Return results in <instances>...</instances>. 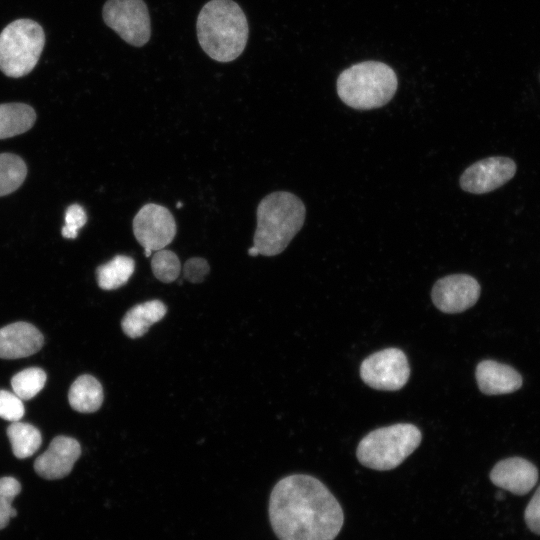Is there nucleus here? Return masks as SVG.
<instances>
[{"instance_id":"1","label":"nucleus","mask_w":540,"mask_h":540,"mask_svg":"<svg viewBox=\"0 0 540 540\" xmlns=\"http://www.w3.org/2000/svg\"><path fill=\"white\" fill-rule=\"evenodd\" d=\"M269 519L279 540H334L343 526L344 513L320 480L293 474L272 489Z\"/></svg>"},{"instance_id":"2","label":"nucleus","mask_w":540,"mask_h":540,"mask_svg":"<svg viewBox=\"0 0 540 540\" xmlns=\"http://www.w3.org/2000/svg\"><path fill=\"white\" fill-rule=\"evenodd\" d=\"M248 22L232 0H211L197 18V37L204 52L218 62L235 60L246 47Z\"/></svg>"},{"instance_id":"3","label":"nucleus","mask_w":540,"mask_h":540,"mask_svg":"<svg viewBox=\"0 0 540 540\" xmlns=\"http://www.w3.org/2000/svg\"><path fill=\"white\" fill-rule=\"evenodd\" d=\"M306 209L296 195L276 191L265 196L256 211L254 246L259 254L275 256L289 245L302 228Z\"/></svg>"},{"instance_id":"4","label":"nucleus","mask_w":540,"mask_h":540,"mask_svg":"<svg viewBox=\"0 0 540 540\" xmlns=\"http://www.w3.org/2000/svg\"><path fill=\"white\" fill-rule=\"evenodd\" d=\"M398 85L395 72L388 65L366 61L344 70L337 80L340 99L354 109H374L387 104Z\"/></svg>"},{"instance_id":"5","label":"nucleus","mask_w":540,"mask_h":540,"mask_svg":"<svg viewBox=\"0 0 540 540\" xmlns=\"http://www.w3.org/2000/svg\"><path fill=\"white\" fill-rule=\"evenodd\" d=\"M422 434L410 423L381 427L359 442L356 455L365 467L387 471L399 466L419 446Z\"/></svg>"},{"instance_id":"6","label":"nucleus","mask_w":540,"mask_h":540,"mask_svg":"<svg viewBox=\"0 0 540 540\" xmlns=\"http://www.w3.org/2000/svg\"><path fill=\"white\" fill-rule=\"evenodd\" d=\"M45 44L43 28L31 19H18L0 33V70L8 77L27 75L36 66Z\"/></svg>"},{"instance_id":"7","label":"nucleus","mask_w":540,"mask_h":540,"mask_svg":"<svg viewBox=\"0 0 540 540\" xmlns=\"http://www.w3.org/2000/svg\"><path fill=\"white\" fill-rule=\"evenodd\" d=\"M102 15L106 25L130 45L141 47L150 39V16L143 0H108Z\"/></svg>"},{"instance_id":"8","label":"nucleus","mask_w":540,"mask_h":540,"mask_svg":"<svg viewBox=\"0 0 540 540\" xmlns=\"http://www.w3.org/2000/svg\"><path fill=\"white\" fill-rule=\"evenodd\" d=\"M409 375L407 357L398 348H386L375 352L365 358L360 365L362 381L376 390H400L407 383Z\"/></svg>"},{"instance_id":"9","label":"nucleus","mask_w":540,"mask_h":540,"mask_svg":"<svg viewBox=\"0 0 540 540\" xmlns=\"http://www.w3.org/2000/svg\"><path fill=\"white\" fill-rule=\"evenodd\" d=\"M133 233L144 248L146 257L169 245L176 235V222L171 212L158 204L144 205L133 219Z\"/></svg>"},{"instance_id":"10","label":"nucleus","mask_w":540,"mask_h":540,"mask_svg":"<svg viewBox=\"0 0 540 540\" xmlns=\"http://www.w3.org/2000/svg\"><path fill=\"white\" fill-rule=\"evenodd\" d=\"M480 292V285L474 277L468 274H452L436 281L431 298L437 309L453 314L474 306Z\"/></svg>"},{"instance_id":"11","label":"nucleus","mask_w":540,"mask_h":540,"mask_svg":"<svg viewBox=\"0 0 540 540\" xmlns=\"http://www.w3.org/2000/svg\"><path fill=\"white\" fill-rule=\"evenodd\" d=\"M515 173L516 164L512 159L489 157L469 166L460 177V186L466 192L484 194L504 185Z\"/></svg>"},{"instance_id":"12","label":"nucleus","mask_w":540,"mask_h":540,"mask_svg":"<svg viewBox=\"0 0 540 540\" xmlns=\"http://www.w3.org/2000/svg\"><path fill=\"white\" fill-rule=\"evenodd\" d=\"M80 454L81 447L76 439L57 436L53 438L48 449L36 458L34 470L44 479L64 478L71 472Z\"/></svg>"},{"instance_id":"13","label":"nucleus","mask_w":540,"mask_h":540,"mask_svg":"<svg viewBox=\"0 0 540 540\" xmlns=\"http://www.w3.org/2000/svg\"><path fill=\"white\" fill-rule=\"evenodd\" d=\"M491 482L515 495H525L538 480V469L522 457H510L495 464L489 474Z\"/></svg>"},{"instance_id":"14","label":"nucleus","mask_w":540,"mask_h":540,"mask_svg":"<svg viewBox=\"0 0 540 540\" xmlns=\"http://www.w3.org/2000/svg\"><path fill=\"white\" fill-rule=\"evenodd\" d=\"M44 343L42 333L32 324L19 321L0 328V358L19 359L38 352Z\"/></svg>"},{"instance_id":"15","label":"nucleus","mask_w":540,"mask_h":540,"mask_svg":"<svg viewBox=\"0 0 540 540\" xmlns=\"http://www.w3.org/2000/svg\"><path fill=\"white\" fill-rule=\"evenodd\" d=\"M478 388L485 395H502L522 387V376L513 367L494 360H483L475 370Z\"/></svg>"},{"instance_id":"16","label":"nucleus","mask_w":540,"mask_h":540,"mask_svg":"<svg viewBox=\"0 0 540 540\" xmlns=\"http://www.w3.org/2000/svg\"><path fill=\"white\" fill-rule=\"evenodd\" d=\"M167 308L160 300H150L133 306L121 321L123 332L130 338L143 336L150 326L160 321Z\"/></svg>"},{"instance_id":"17","label":"nucleus","mask_w":540,"mask_h":540,"mask_svg":"<svg viewBox=\"0 0 540 540\" xmlns=\"http://www.w3.org/2000/svg\"><path fill=\"white\" fill-rule=\"evenodd\" d=\"M68 400L70 406L78 412H95L103 403L102 385L91 375H81L70 386Z\"/></svg>"},{"instance_id":"18","label":"nucleus","mask_w":540,"mask_h":540,"mask_svg":"<svg viewBox=\"0 0 540 540\" xmlns=\"http://www.w3.org/2000/svg\"><path fill=\"white\" fill-rule=\"evenodd\" d=\"M36 113L24 103L0 104V139L10 138L28 131L34 125Z\"/></svg>"},{"instance_id":"19","label":"nucleus","mask_w":540,"mask_h":540,"mask_svg":"<svg viewBox=\"0 0 540 540\" xmlns=\"http://www.w3.org/2000/svg\"><path fill=\"white\" fill-rule=\"evenodd\" d=\"M135 270L134 260L125 255H116L96 269L97 282L103 290H114L128 282Z\"/></svg>"},{"instance_id":"20","label":"nucleus","mask_w":540,"mask_h":540,"mask_svg":"<svg viewBox=\"0 0 540 540\" xmlns=\"http://www.w3.org/2000/svg\"><path fill=\"white\" fill-rule=\"evenodd\" d=\"M13 454L24 459L32 456L42 443L40 431L33 425L23 422H12L7 428Z\"/></svg>"},{"instance_id":"21","label":"nucleus","mask_w":540,"mask_h":540,"mask_svg":"<svg viewBox=\"0 0 540 540\" xmlns=\"http://www.w3.org/2000/svg\"><path fill=\"white\" fill-rule=\"evenodd\" d=\"M27 167L24 160L12 153L0 154V196L17 190L24 182Z\"/></svg>"},{"instance_id":"22","label":"nucleus","mask_w":540,"mask_h":540,"mask_svg":"<svg viewBox=\"0 0 540 540\" xmlns=\"http://www.w3.org/2000/svg\"><path fill=\"white\" fill-rule=\"evenodd\" d=\"M46 379V373L41 368L31 367L15 374L11 386L19 398L30 400L43 389Z\"/></svg>"},{"instance_id":"23","label":"nucleus","mask_w":540,"mask_h":540,"mask_svg":"<svg viewBox=\"0 0 540 540\" xmlns=\"http://www.w3.org/2000/svg\"><path fill=\"white\" fill-rule=\"evenodd\" d=\"M151 269L158 280L171 283L179 277L181 263L173 251L160 249L152 255Z\"/></svg>"},{"instance_id":"24","label":"nucleus","mask_w":540,"mask_h":540,"mask_svg":"<svg viewBox=\"0 0 540 540\" xmlns=\"http://www.w3.org/2000/svg\"><path fill=\"white\" fill-rule=\"evenodd\" d=\"M20 491L21 484L14 477L0 478V530L5 528L10 519L17 515V511L11 503Z\"/></svg>"},{"instance_id":"25","label":"nucleus","mask_w":540,"mask_h":540,"mask_svg":"<svg viewBox=\"0 0 540 540\" xmlns=\"http://www.w3.org/2000/svg\"><path fill=\"white\" fill-rule=\"evenodd\" d=\"M25 414L22 399L14 392L0 390V417L11 422L19 421Z\"/></svg>"},{"instance_id":"26","label":"nucleus","mask_w":540,"mask_h":540,"mask_svg":"<svg viewBox=\"0 0 540 540\" xmlns=\"http://www.w3.org/2000/svg\"><path fill=\"white\" fill-rule=\"evenodd\" d=\"M87 222V215L79 204L70 205L65 212V225L61 229L63 237L74 239L78 235V230Z\"/></svg>"},{"instance_id":"27","label":"nucleus","mask_w":540,"mask_h":540,"mask_svg":"<svg viewBox=\"0 0 540 540\" xmlns=\"http://www.w3.org/2000/svg\"><path fill=\"white\" fill-rule=\"evenodd\" d=\"M208 262L201 257H192L188 259L183 266L184 278L192 283H200L209 273Z\"/></svg>"},{"instance_id":"28","label":"nucleus","mask_w":540,"mask_h":540,"mask_svg":"<svg viewBox=\"0 0 540 540\" xmlns=\"http://www.w3.org/2000/svg\"><path fill=\"white\" fill-rule=\"evenodd\" d=\"M524 519L529 530L540 535V485L526 506Z\"/></svg>"},{"instance_id":"29","label":"nucleus","mask_w":540,"mask_h":540,"mask_svg":"<svg viewBox=\"0 0 540 540\" xmlns=\"http://www.w3.org/2000/svg\"><path fill=\"white\" fill-rule=\"evenodd\" d=\"M248 254H249L250 256H257V255H259V251H258V249L253 245L252 247H250V248L248 249Z\"/></svg>"},{"instance_id":"30","label":"nucleus","mask_w":540,"mask_h":540,"mask_svg":"<svg viewBox=\"0 0 540 540\" xmlns=\"http://www.w3.org/2000/svg\"><path fill=\"white\" fill-rule=\"evenodd\" d=\"M496 498L498 500H502L504 498V494L502 492H498L497 495H496Z\"/></svg>"},{"instance_id":"31","label":"nucleus","mask_w":540,"mask_h":540,"mask_svg":"<svg viewBox=\"0 0 540 540\" xmlns=\"http://www.w3.org/2000/svg\"><path fill=\"white\" fill-rule=\"evenodd\" d=\"M182 206V204L179 202L177 203V207L180 208Z\"/></svg>"}]
</instances>
